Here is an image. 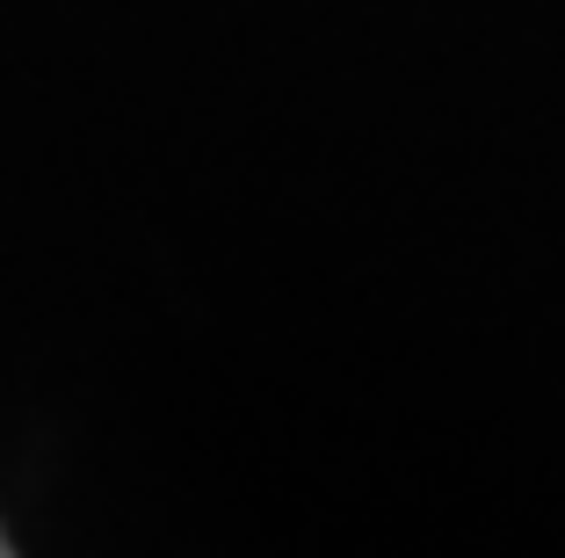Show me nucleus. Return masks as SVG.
<instances>
[{
    "instance_id": "1",
    "label": "nucleus",
    "mask_w": 565,
    "mask_h": 558,
    "mask_svg": "<svg viewBox=\"0 0 565 558\" xmlns=\"http://www.w3.org/2000/svg\"><path fill=\"white\" fill-rule=\"evenodd\" d=\"M0 551H8V537H0Z\"/></svg>"
}]
</instances>
